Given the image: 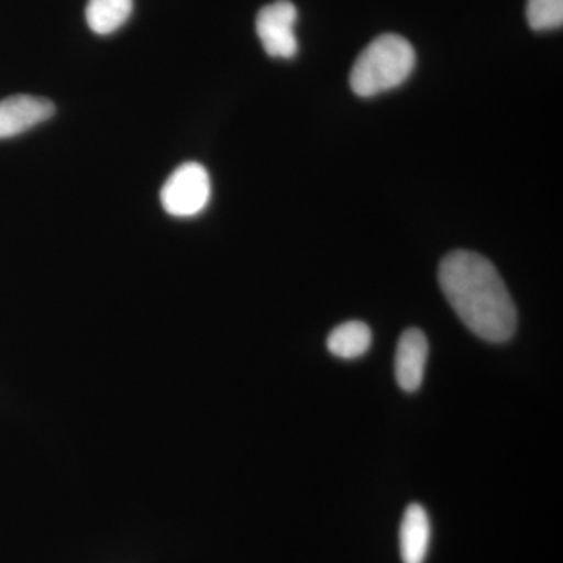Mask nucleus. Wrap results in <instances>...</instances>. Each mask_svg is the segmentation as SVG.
I'll return each instance as SVG.
<instances>
[{
  "label": "nucleus",
  "instance_id": "1",
  "mask_svg": "<svg viewBox=\"0 0 563 563\" xmlns=\"http://www.w3.org/2000/svg\"><path fill=\"white\" fill-rule=\"evenodd\" d=\"M439 282L463 324L490 343H506L517 331V309L498 269L472 251H454L443 258Z\"/></svg>",
  "mask_w": 563,
  "mask_h": 563
},
{
  "label": "nucleus",
  "instance_id": "2",
  "mask_svg": "<svg viewBox=\"0 0 563 563\" xmlns=\"http://www.w3.org/2000/svg\"><path fill=\"white\" fill-rule=\"evenodd\" d=\"M417 63L412 44L396 33H384L358 55L351 69L352 91L361 98H373L399 87Z\"/></svg>",
  "mask_w": 563,
  "mask_h": 563
},
{
  "label": "nucleus",
  "instance_id": "3",
  "mask_svg": "<svg viewBox=\"0 0 563 563\" xmlns=\"http://www.w3.org/2000/svg\"><path fill=\"white\" fill-rule=\"evenodd\" d=\"M211 180L209 172L196 162L180 165L165 181L161 202L166 213L174 218H191L209 206Z\"/></svg>",
  "mask_w": 563,
  "mask_h": 563
},
{
  "label": "nucleus",
  "instance_id": "4",
  "mask_svg": "<svg viewBox=\"0 0 563 563\" xmlns=\"http://www.w3.org/2000/svg\"><path fill=\"white\" fill-rule=\"evenodd\" d=\"M296 21L298 9L290 0H276L258 11L255 31L269 57L282 60L296 57L299 49L295 33Z\"/></svg>",
  "mask_w": 563,
  "mask_h": 563
},
{
  "label": "nucleus",
  "instance_id": "5",
  "mask_svg": "<svg viewBox=\"0 0 563 563\" xmlns=\"http://www.w3.org/2000/svg\"><path fill=\"white\" fill-rule=\"evenodd\" d=\"M55 106L46 98L18 95L0 101V140L13 139L51 120Z\"/></svg>",
  "mask_w": 563,
  "mask_h": 563
},
{
  "label": "nucleus",
  "instance_id": "6",
  "mask_svg": "<svg viewBox=\"0 0 563 563\" xmlns=\"http://www.w3.org/2000/svg\"><path fill=\"white\" fill-rule=\"evenodd\" d=\"M429 343L420 329H407L396 347L395 374L404 391H417L424 379Z\"/></svg>",
  "mask_w": 563,
  "mask_h": 563
},
{
  "label": "nucleus",
  "instance_id": "7",
  "mask_svg": "<svg viewBox=\"0 0 563 563\" xmlns=\"http://www.w3.org/2000/svg\"><path fill=\"white\" fill-rule=\"evenodd\" d=\"M431 544V521L421 504H410L399 528L402 563H424Z\"/></svg>",
  "mask_w": 563,
  "mask_h": 563
},
{
  "label": "nucleus",
  "instance_id": "8",
  "mask_svg": "<svg viewBox=\"0 0 563 563\" xmlns=\"http://www.w3.org/2000/svg\"><path fill=\"white\" fill-rule=\"evenodd\" d=\"M133 11V0H88L85 18L96 35H111L120 31Z\"/></svg>",
  "mask_w": 563,
  "mask_h": 563
},
{
  "label": "nucleus",
  "instance_id": "9",
  "mask_svg": "<svg viewBox=\"0 0 563 563\" xmlns=\"http://www.w3.org/2000/svg\"><path fill=\"white\" fill-rule=\"evenodd\" d=\"M372 329L362 321H347L333 329L328 336V350L339 358L362 357L372 346Z\"/></svg>",
  "mask_w": 563,
  "mask_h": 563
},
{
  "label": "nucleus",
  "instance_id": "10",
  "mask_svg": "<svg viewBox=\"0 0 563 563\" xmlns=\"http://www.w3.org/2000/svg\"><path fill=\"white\" fill-rule=\"evenodd\" d=\"M526 18L536 32L554 31L563 24V0H528Z\"/></svg>",
  "mask_w": 563,
  "mask_h": 563
}]
</instances>
